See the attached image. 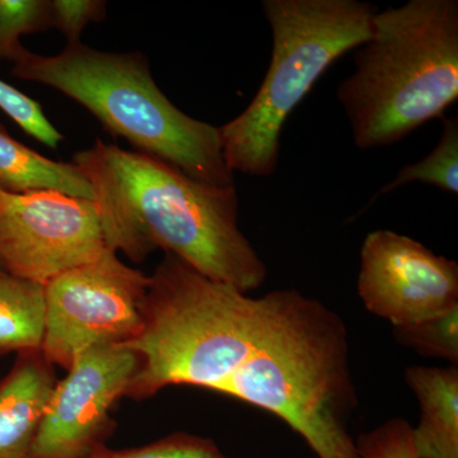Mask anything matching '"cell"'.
Segmentation results:
<instances>
[{
  "mask_svg": "<svg viewBox=\"0 0 458 458\" xmlns=\"http://www.w3.org/2000/svg\"><path fill=\"white\" fill-rule=\"evenodd\" d=\"M71 164L92 188L107 249L138 264L162 249L243 293L264 284L267 267L238 225L234 186L201 182L101 140L75 153Z\"/></svg>",
  "mask_w": 458,
  "mask_h": 458,
  "instance_id": "cell-1",
  "label": "cell"
},
{
  "mask_svg": "<svg viewBox=\"0 0 458 458\" xmlns=\"http://www.w3.org/2000/svg\"><path fill=\"white\" fill-rule=\"evenodd\" d=\"M337 99L360 150L405 140L458 99V2L410 0L378 11Z\"/></svg>",
  "mask_w": 458,
  "mask_h": 458,
  "instance_id": "cell-2",
  "label": "cell"
},
{
  "mask_svg": "<svg viewBox=\"0 0 458 458\" xmlns=\"http://www.w3.org/2000/svg\"><path fill=\"white\" fill-rule=\"evenodd\" d=\"M11 73L82 105L135 152L161 159L201 182L234 186L219 128L174 106L157 86L143 54L107 53L77 42L51 56L26 50Z\"/></svg>",
  "mask_w": 458,
  "mask_h": 458,
  "instance_id": "cell-3",
  "label": "cell"
},
{
  "mask_svg": "<svg viewBox=\"0 0 458 458\" xmlns=\"http://www.w3.org/2000/svg\"><path fill=\"white\" fill-rule=\"evenodd\" d=\"M273 36L260 89L237 117L219 126L232 172L269 177L279 165L286 119L337 59L370 38L378 8L360 0H264Z\"/></svg>",
  "mask_w": 458,
  "mask_h": 458,
  "instance_id": "cell-4",
  "label": "cell"
},
{
  "mask_svg": "<svg viewBox=\"0 0 458 458\" xmlns=\"http://www.w3.org/2000/svg\"><path fill=\"white\" fill-rule=\"evenodd\" d=\"M149 282L110 249L51 279L44 285L45 357L68 370L87 349L132 342L143 327Z\"/></svg>",
  "mask_w": 458,
  "mask_h": 458,
  "instance_id": "cell-5",
  "label": "cell"
},
{
  "mask_svg": "<svg viewBox=\"0 0 458 458\" xmlns=\"http://www.w3.org/2000/svg\"><path fill=\"white\" fill-rule=\"evenodd\" d=\"M95 201L56 190L0 191V269L45 285L106 251Z\"/></svg>",
  "mask_w": 458,
  "mask_h": 458,
  "instance_id": "cell-6",
  "label": "cell"
},
{
  "mask_svg": "<svg viewBox=\"0 0 458 458\" xmlns=\"http://www.w3.org/2000/svg\"><path fill=\"white\" fill-rule=\"evenodd\" d=\"M140 367L137 352L126 345L81 352L57 379L30 458H83L106 445L116 427L111 411Z\"/></svg>",
  "mask_w": 458,
  "mask_h": 458,
  "instance_id": "cell-7",
  "label": "cell"
},
{
  "mask_svg": "<svg viewBox=\"0 0 458 458\" xmlns=\"http://www.w3.org/2000/svg\"><path fill=\"white\" fill-rule=\"evenodd\" d=\"M358 294L394 327L418 324L458 307V265L412 238L378 229L361 245Z\"/></svg>",
  "mask_w": 458,
  "mask_h": 458,
  "instance_id": "cell-8",
  "label": "cell"
},
{
  "mask_svg": "<svg viewBox=\"0 0 458 458\" xmlns=\"http://www.w3.org/2000/svg\"><path fill=\"white\" fill-rule=\"evenodd\" d=\"M55 366L41 349L18 352L0 379V458H30L51 393Z\"/></svg>",
  "mask_w": 458,
  "mask_h": 458,
  "instance_id": "cell-9",
  "label": "cell"
},
{
  "mask_svg": "<svg viewBox=\"0 0 458 458\" xmlns=\"http://www.w3.org/2000/svg\"><path fill=\"white\" fill-rule=\"evenodd\" d=\"M406 384L418 397L420 420L412 438L420 458H458V369L409 367Z\"/></svg>",
  "mask_w": 458,
  "mask_h": 458,
  "instance_id": "cell-10",
  "label": "cell"
},
{
  "mask_svg": "<svg viewBox=\"0 0 458 458\" xmlns=\"http://www.w3.org/2000/svg\"><path fill=\"white\" fill-rule=\"evenodd\" d=\"M38 190H56L93 200L89 181L73 164L40 155L12 138L0 123V191L25 194Z\"/></svg>",
  "mask_w": 458,
  "mask_h": 458,
  "instance_id": "cell-11",
  "label": "cell"
},
{
  "mask_svg": "<svg viewBox=\"0 0 458 458\" xmlns=\"http://www.w3.org/2000/svg\"><path fill=\"white\" fill-rule=\"evenodd\" d=\"M44 327V285L0 269V357L41 349Z\"/></svg>",
  "mask_w": 458,
  "mask_h": 458,
  "instance_id": "cell-12",
  "label": "cell"
},
{
  "mask_svg": "<svg viewBox=\"0 0 458 458\" xmlns=\"http://www.w3.org/2000/svg\"><path fill=\"white\" fill-rule=\"evenodd\" d=\"M441 140L436 148L417 164L405 165L375 195L390 194L410 182H423L442 191L458 192V119H442Z\"/></svg>",
  "mask_w": 458,
  "mask_h": 458,
  "instance_id": "cell-13",
  "label": "cell"
},
{
  "mask_svg": "<svg viewBox=\"0 0 458 458\" xmlns=\"http://www.w3.org/2000/svg\"><path fill=\"white\" fill-rule=\"evenodd\" d=\"M49 29L50 0H0V63H16L26 51L21 38Z\"/></svg>",
  "mask_w": 458,
  "mask_h": 458,
  "instance_id": "cell-14",
  "label": "cell"
},
{
  "mask_svg": "<svg viewBox=\"0 0 458 458\" xmlns=\"http://www.w3.org/2000/svg\"><path fill=\"white\" fill-rule=\"evenodd\" d=\"M394 335L423 357L458 364V307L418 324L394 327Z\"/></svg>",
  "mask_w": 458,
  "mask_h": 458,
  "instance_id": "cell-15",
  "label": "cell"
},
{
  "mask_svg": "<svg viewBox=\"0 0 458 458\" xmlns=\"http://www.w3.org/2000/svg\"><path fill=\"white\" fill-rule=\"evenodd\" d=\"M83 458H228L210 438L189 433H174L158 441L128 448L111 450L102 445Z\"/></svg>",
  "mask_w": 458,
  "mask_h": 458,
  "instance_id": "cell-16",
  "label": "cell"
},
{
  "mask_svg": "<svg viewBox=\"0 0 458 458\" xmlns=\"http://www.w3.org/2000/svg\"><path fill=\"white\" fill-rule=\"evenodd\" d=\"M0 110L8 114L30 137L56 149L64 140L42 110L41 105L13 86L0 80Z\"/></svg>",
  "mask_w": 458,
  "mask_h": 458,
  "instance_id": "cell-17",
  "label": "cell"
},
{
  "mask_svg": "<svg viewBox=\"0 0 458 458\" xmlns=\"http://www.w3.org/2000/svg\"><path fill=\"white\" fill-rule=\"evenodd\" d=\"M360 458H420L412 438V427L405 419L394 418L357 441Z\"/></svg>",
  "mask_w": 458,
  "mask_h": 458,
  "instance_id": "cell-18",
  "label": "cell"
},
{
  "mask_svg": "<svg viewBox=\"0 0 458 458\" xmlns=\"http://www.w3.org/2000/svg\"><path fill=\"white\" fill-rule=\"evenodd\" d=\"M51 25L65 36L66 44L81 42L90 23L105 21L107 3L104 0H50Z\"/></svg>",
  "mask_w": 458,
  "mask_h": 458,
  "instance_id": "cell-19",
  "label": "cell"
}]
</instances>
